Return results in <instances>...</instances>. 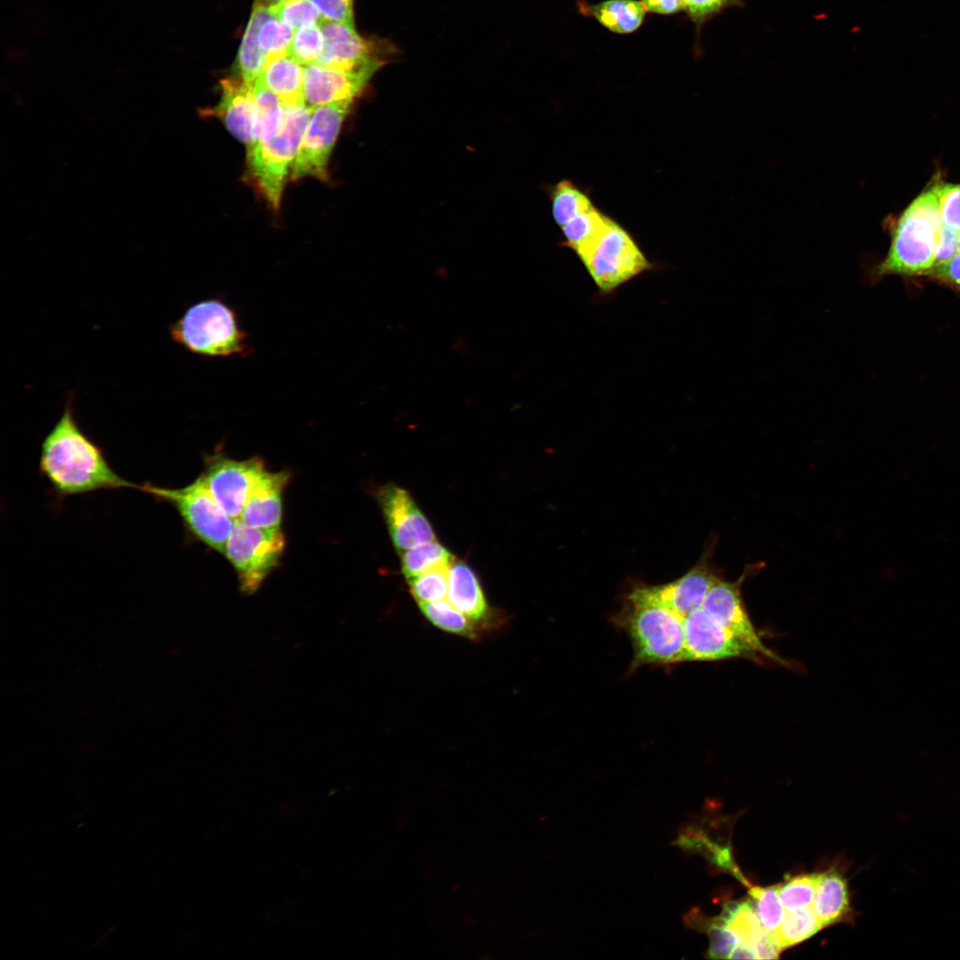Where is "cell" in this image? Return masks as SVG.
<instances>
[{
    "instance_id": "603a6c76",
    "label": "cell",
    "mask_w": 960,
    "mask_h": 960,
    "mask_svg": "<svg viewBox=\"0 0 960 960\" xmlns=\"http://www.w3.org/2000/svg\"><path fill=\"white\" fill-rule=\"evenodd\" d=\"M252 92L254 99L252 141L248 151L276 137L281 130L284 120L282 100L260 78L253 84Z\"/></svg>"
},
{
    "instance_id": "ab89813d",
    "label": "cell",
    "mask_w": 960,
    "mask_h": 960,
    "mask_svg": "<svg viewBox=\"0 0 960 960\" xmlns=\"http://www.w3.org/2000/svg\"><path fill=\"white\" fill-rule=\"evenodd\" d=\"M924 276L960 291V252L948 261L933 266Z\"/></svg>"
},
{
    "instance_id": "ffe728a7",
    "label": "cell",
    "mask_w": 960,
    "mask_h": 960,
    "mask_svg": "<svg viewBox=\"0 0 960 960\" xmlns=\"http://www.w3.org/2000/svg\"><path fill=\"white\" fill-rule=\"evenodd\" d=\"M812 909L822 927L851 917L847 881L842 874L835 869L817 874Z\"/></svg>"
},
{
    "instance_id": "8d00e7d4",
    "label": "cell",
    "mask_w": 960,
    "mask_h": 960,
    "mask_svg": "<svg viewBox=\"0 0 960 960\" xmlns=\"http://www.w3.org/2000/svg\"><path fill=\"white\" fill-rule=\"evenodd\" d=\"M683 12L694 25L697 36L707 22L724 11L741 7L742 0H682Z\"/></svg>"
},
{
    "instance_id": "4dcf8cb0",
    "label": "cell",
    "mask_w": 960,
    "mask_h": 960,
    "mask_svg": "<svg viewBox=\"0 0 960 960\" xmlns=\"http://www.w3.org/2000/svg\"><path fill=\"white\" fill-rule=\"evenodd\" d=\"M269 12L293 31L319 24L323 16L310 0H283L268 7Z\"/></svg>"
},
{
    "instance_id": "5bb4252c",
    "label": "cell",
    "mask_w": 960,
    "mask_h": 960,
    "mask_svg": "<svg viewBox=\"0 0 960 960\" xmlns=\"http://www.w3.org/2000/svg\"><path fill=\"white\" fill-rule=\"evenodd\" d=\"M377 497L392 542L399 552L436 540L429 522L407 491L387 484L379 489Z\"/></svg>"
},
{
    "instance_id": "8fae6325",
    "label": "cell",
    "mask_w": 960,
    "mask_h": 960,
    "mask_svg": "<svg viewBox=\"0 0 960 960\" xmlns=\"http://www.w3.org/2000/svg\"><path fill=\"white\" fill-rule=\"evenodd\" d=\"M751 569L744 570L735 581L719 579L709 589L701 608L762 658L784 664L783 659L765 645L744 604L741 585L751 575Z\"/></svg>"
},
{
    "instance_id": "52a82bcc",
    "label": "cell",
    "mask_w": 960,
    "mask_h": 960,
    "mask_svg": "<svg viewBox=\"0 0 960 960\" xmlns=\"http://www.w3.org/2000/svg\"><path fill=\"white\" fill-rule=\"evenodd\" d=\"M603 293H611L652 268L632 236L610 220L603 234L577 254Z\"/></svg>"
},
{
    "instance_id": "4fadbf2b",
    "label": "cell",
    "mask_w": 960,
    "mask_h": 960,
    "mask_svg": "<svg viewBox=\"0 0 960 960\" xmlns=\"http://www.w3.org/2000/svg\"><path fill=\"white\" fill-rule=\"evenodd\" d=\"M383 60L372 61L355 68H338L317 63L303 66V95L311 108L332 102L353 101L362 93Z\"/></svg>"
},
{
    "instance_id": "f546056e",
    "label": "cell",
    "mask_w": 960,
    "mask_h": 960,
    "mask_svg": "<svg viewBox=\"0 0 960 960\" xmlns=\"http://www.w3.org/2000/svg\"><path fill=\"white\" fill-rule=\"evenodd\" d=\"M593 207L589 197L569 180L560 181L553 190L552 213L560 228Z\"/></svg>"
},
{
    "instance_id": "ac0fdd59",
    "label": "cell",
    "mask_w": 960,
    "mask_h": 960,
    "mask_svg": "<svg viewBox=\"0 0 960 960\" xmlns=\"http://www.w3.org/2000/svg\"><path fill=\"white\" fill-rule=\"evenodd\" d=\"M291 475L286 470L265 469L245 504L240 520L260 528H280L284 515V492Z\"/></svg>"
},
{
    "instance_id": "4316f807",
    "label": "cell",
    "mask_w": 960,
    "mask_h": 960,
    "mask_svg": "<svg viewBox=\"0 0 960 960\" xmlns=\"http://www.w3.org/2000/svg\"><path fill=\"white\" fill-rule=\"evenodd\" d=\"M610 220L595 206L575 216L561 228L566 245L579 254L603 234Z\"/></svg>"
},
{
    "instance_id": "e575fe53",
    "label": "cell",
    "mask_w": 960,
    "mask_h": 960,
    "mask_svg": "<svg viewBox=\"0 0 960 960\" xmlns=\"http://www.w3.org/2000/svg\"><path fill=\"white\" fill-rule=\"evenodd\" d=\"M817 874H804L790 877L778 885L779 895L788 911L808 908L813 900Z\"/></svg>"
},
{
    "instance_id": "74e56055",
    "label": "cell",
    "mask_w": 960,
    "mask_h": 960,
    "mask_svg": "<svg viewBox=\"0 0 960 960\" xmlns=\"http://www.w3.org/2000/svg\"><path fill=\"white\" fill-rule=\"evenodd\" d=\"M942 227L960 235V184L936 182Z\"/></svg>"
},
{
    "instance_id": "b9f144b4",
    "label": "cell",
    "mask_w": 960,
    "mask_h": 960,
    "mask_svg": "<svg viewBox=\"0 0 960 960\" xmlns=\"http://www.w3.org/2000/svg\"><path fill=\"white\" fill-rule=\"evenodd\" d=\"M960 252V235L942 227L936 252V264L948 261Z\"/></svg>"
},
{
    "instance_id": "277c9868",
    "label": "cell",
    "mask_w": 960,
    "mask_h": 960,
    "mask_svg": "<svg viewBox=\"0 0 960 960\" xmlns=\"http://www.w3.org/2000/svg\"><path fill=\"white\" fill-rule=\"evenodd\" d=\"M170 333L184 348L205 357L243 356L251 349L235 310L220 299L191 305L171 324Z\"/></svg>"
},
{
    "instance_id": "e0dca14e",
    "label": "cell",
    "mask_w": 960,
    "mask_h": 960,
    "mask_svg": "<svg viewBox=\"0 0 960 960\" xmlns=\"http://www.w3.org/2000/svg\"><path fill=\"white\" fill-rule=\"evenodd\" d=\"M220 88L219 103L205 109V114L219 118L233 136L249 148L254 114L252 85L241 78H225L220 81Z\"/></svg>"
},
{
    "instance_id": "d4e9b609",
    "label": "cell",
    "mask_w": 960,
    "mask_h": 960,
    "mask_svg": "<svg viewBox=\"0 0 960 960\" xmlns=\"http://www.w3.org/2000/svg\"><path fill=\"white\" fill-rule=\"evenodd\" d=\"M717 917L737 935L740 942L753 949L768 932L761 924L751 899L725 904Z\"/></svg>"
},
{
    "instance_id": "1f68e13d",
    "label": "cell",
    "mask_w": 960,
    "mask_h": 960,
    "mask_svg": "<svg viewBox=\"0 0 960 960\" xmlns=\"http://www.w3.org/2000/svg\"><path fill=\"white\" fill-rule=\"evenodd\" d=\"M749 894L761 924L766 931L774 932L785 917L778 885L752 887Z\"/></svg>"
},
{
    "instance_id": "3957f363",
    "label": "cell",
    "mask_w": 960,
    "mask_h": 960,
    "mask_svg": "<svg viewBox=\"0 0 960 960\" xmlns=\"http://www.w3.org/2000/svg\"><path fill=\"white\" fill-rule=\"evenodd\" d=\"M620 618L632 642L633 668L684 661V619L661 604L649 587L633 589Z\"/></svg>"
},
{
    "instance_id": "7bdbcfd3",
    "label": "cell",
    "mask_w": 960,
    "mask_h": 960,
    "mask_svg": "<svg viewBox=\"0 0 960 960\" xmlns=\"http://www.w3.org/2000/svg\"><path fill=\"white\" fill-rule=\"evenodd\" d=\"M648 13L674 15L683 12L682 0H641Z\"/></svg>"
},
{
    "instance_id": "f6af8a7d",
    "label": "cell",
    "mask_w": 960,
    "mask_h": 960,
    "mask_svg": "<svg viewBox=\"0 0 960 960\" xmlns=\"http://www.w3.org/2000/svg\"><path fill=\"white\" fill-rule=\"evenodd\" d=\"M283 0H256L255 3L260 4H262V5L266 6V7H269V6H272L274 4H276L280 3Z\"/></svg>"
},
{
    "instance_id": "cb8c5ba5",
    "label": "cell",
    "mask_w": 960,
    "mask_h": 960,
    "mask_svg": "<svg viewBox=\"0 0 960 960\" xmlns=\"http://www.w3.org/2000/svg\"><path fill=\"white\" fill-rule=\"evenodd\" d=\"M269 15L268 7L254 4L238 50L236 64L239 78L251 85L260 77L266 64L267 57L260 46L258 31L261 22Z\"/></svg>"
},
{
    "instance_id": "60d3db41",
    "label": "cell",
    "mask_w": 960,
    "mask_h": 960,
    "mask_svg": "<svg viewBox=\"0 0 960 960\" xmlns=\"http://www.w3.org/2000/svg\"><path fill=\"white\" fill-rule=\"evenodd\" d=\"M323 18L355 25L353 0H310Z\"/></svg>"
},
{
    "instance_id": "2e32d148",
    "label": "cell",
    "mask_w": 960,
    "mask_h": 960,
    "mask_svg": "<svg viewBox=\"0 0 960 960\" xmlns=\"http://www.w3.org/2000/svg\"><path fill=\"white\" fill-rule=\"evenodd\" d=\"M319 26L324 38V48L317 64L355 68L380 60L373 44L363 38L355 25L323 18Z\"/></svg>"
},
{
    "instance_id": "44dd1931",
    "label": "cell",
    "mask_w": 960,
    "mask_h": 960,
    "mask_svg": "<svg viewBox=\"0 0 960 960\" xmlns=\"http://www.w3.org/2000/svg\"><path fill=\"white\" fill-rule=\"evenodd\" d=\"M448 601L473 621H484L488 604L472 569L463 562H453L448 574Z\"/></svg>"
},
{
    "instance_id": "f1b7e54d",
    "label": "cell",
    "mask_w": 960,
    "mask_h": 960,
    "mask_svg": "<svg viewBox=\"0 0 960 960\" xmlns=\"http://www.w3.org/2000/svg\"><path fill=\"white\" fill-rule=\"evenodd\" d=\"M821 928V924L812 909L808 907L785 915L783 921L774 932V935L783 949L809 939Z\"/></svg>"
},
{
    "instance_id": "7a4b0ae2",
    "label": "cell",
    "mask_w": 960,
    "mask_h": 960,
    "mask_svg": "<svg viewBox=\"0 0 960 960\" xmlns=\"http://www.w3.org/2000/svg\"><path fill=\"white\" fill-rule=\"evenodd\" d=\"M941 221L936 183L904 210L891 230L887 254L875 268V277L924 276L936 264Z\"/></svg>"
},
{
    "instance_id": "9c48e42d",
    "label": "cell",
    "mask_w": 960,
    "mask_h": 960,
    "mask_svg": "<svg viewBox=\"0 0 960 960\" xmlns=\"http://www.w3.org/2000/svg\"><path fill=\"white\" fill-rule=\"evenodd\" d=\"M352 102L343 100L312 108L310 119L291 170V179L328 178V163Z\"/></svg>"
},
{
    "instance_id": "9a60e30c",
    "label": "cell",
    "mask_w": 960,
    "mask_h": 960,
    "mask_svg": "<svg viewBox=\"0 0 960 960\" xmlns=\"http://www.w3.org/2000/svg\"><path fill=\"white\" fill-rule=\"evenodd\" d=\"M708 556L702 558L675 581L649 587L652 595L665 606L684 619L701 608L712 586L722 577L712 568Z\"/></svg>"
},
{
    "instance_id": "83f0119b",
    "label": "cell",
    "mask_w": 960,
    "mask_h": 960,
    "mask_svg": "<svg viewBox=\"0 0 960 960\" xmlns=\"http://www.w3.org/2000/svg\"><path fill=\"white\" fill-rule=\"evenodd\" d=\"M422 613L436 627L468 638L476 639L477 631L473 620L449 601L418 603Z\"/></svg>"
},
{
    "instance_id": "836d02e7",
    "label": "cell",
    "mask_w": 960,
    "mask_h": 960,
    "mask_svg": "<svg viewBox=\"0 0 960 960\" xmlns=\"http://www.w3.org/2000/svg\"><path fill=\"white\" fill-rule=\"evenodd\" d=\"M293 29L270 15L260 24L258 31L260 46L267 58L288 53Z\"/></svg>"
},
{
    "instance_id": "6da1fadb",
    "label": "cell",
    "mask_w": 960,
    "mask_h": 960,
    "mask_svg": "<svg viewBox=\"0 0 960 960\" xmlns=\"http://www.w3.org/2000/svg\"><path fill=\"white\" fill-rule=\"evenodd\" d=\"M38 468L59 498L138 486L116 473L81 429L70 403L42 442Z\"/></svg>"
},
{
    "instance_id": "d6986e66",
    "label": "cell",
    "mask_w": 960,
    "mask_h": 960,
    "mask_svg": "<svg viewBox=\"0 0 960 960\" xmlns=\"http://www.w3.org/2000/svg\"><path fill=\"white\" fill-rule=\"evenodd\" d=\"M576 4L581 15L596 20L617 35L636 32L644 24L647 13L639 0H603L595 4L577 0Z\"/></svg>"
},
{
    "instance_id": "ba28073f",
    "label": "cell",
    "mask_w": 960,
    "mask_h": 960,
    "mask_svg": "<svg viewBox=\"0 0 960 960\" xmlns=\"http://www.w3.org/2000/svg\"><path fill=\"white\" fill-rule=\"evenodd\" d=\"M285 543L280 528H260L240 519L235 521L223 555L233 566L244 594L255 593L278 566Z\"/></svg>"
},
{
    "instance_id": "8992f818",
    "label": "cell",
    "mask_w": 960,
    "mask_h": 960,
    "mask_svg": "<svg viewBox=\"0 0 960 960\" xmlns=\"http://www.w3.org/2000/svg\"><path fill=\"white\" fill-rule=\"evenodd\" d=\"M137 490L171 505L180 517L187 532L194 540L221 555L224 554L236 520L231 518L213 498L202 475L181 487L145 483L138 484Z\"/></svg>"
},
{
    "instance_id": "f35d334b",
    "label": "cell",
    "mask_w": 960,
    "mask_h": 960,
    "mask_svg": "<svg viewBox=\"0 0 960 960\" xmlns=\"http://www.w3.org/2000/svg\"><path fill=\"white\" fill-rule=\"evenodd\" d=\"M705 931L709 939L708 956L712 959L729 958L734 948L740 943L737 935L718 917L706 924Z\"/></svg>"
},
{
    "instance_id": "d590c367",
    "label": "cell",
    "mask_w": 960,
    "mask_h": 960,
    "mask_svg": "<svg viewBox=\"0 0 960 960\" xmlns=\"http://www.w3.org/2000/svg\"><path fill=\"white\" fill-rule=\"evenodd\" d=\"M449 569L433 570L408 580L418 603L444 600L448 593Z\"/></svg>"
},
{
    "instance_id": "7402d4cb",
    "label": "cell",
    "mask_w": 960,
    "mask_h": 960,
    "mask_svg": "<svg viewBox=\"0 0 960 960\" xmlns=\"http://www.w3.org/2000/svg\"><path fill=\"white\" fill-rule=\"evenodd\" d=\"M259 78L283 103L305 100L303 65L289 53L267 58Z\"/></svg>"
},
{
    "instance_id": "484cf974",
    "label": "cell",
    "mask_w": 960,
    "mask_h": 960,
    "mask_svg": "<svg viewBox=\"0 0 960 960\" xmlns=\"http://www.w3.org/2000/svg\"><path fill=\"white\" fill-rule=\"evenodd\" d=\"M452 555L436 540L414 546L402 554V571L407 580L422 573L449 569L453 563Z\"/></svg>"
},
{
    "instance_id": "d6a6232c",
    "label": "cell",
    "mask_w": 960,
    "mask_h": 960,
    "mask_svg": "<svg viewBox=\"0 0 960 960\" xmlns=\"http://www.w3.org/2000/svg\"><path fill=\"white\" fill-rule=\"evenodd\" d=\"M324 48V38L319 24L293 32L288 53L303 66L317 63Z\"/></svg>"
},
{
    "instance_id": "5b68a950",
    "label": "cell",
    "mask_w": 960,
    "mask_h": 960,
    "mask_svg": "<svg viewBox=\"0 0 960 960\" xmlns=\"http://www.w3.org/2000/svg\"><path fill=\"white\" fill-rule=\"evenodd\" d=\"M284 120L279 133L248 151L255 184L270 206L279 207L285 180L292 170L312 108L305 100L283 103Z\"/></svg>"
},
{
    "instance_id": "ee69618b",
    "label": "cell",
    "mask_w": 960,
    "mask_h": 960,
    "mask_svg": "<svg viewBox=\"0 0 960 960\" xmlns=\"http://www.w3.org/2000/svg\"><path fill=\"white\" fill-rule=\"evenodd\" d=\"M730 959H758L756 951L747 944L740 942L732 950Z\"/></svg>"
},
{
    "instance_id": "7c38bea8",
    "label": "cell",
    "mask_w": 960,
    "mask_h": 960,
    "mask_svg": "<svg viewBox=\"0 0 960 960\" xmlns=\"http://www.w3.org/2000/svg\"><path fill=\"white\" fill-rule=\"evenodd\" d=\"M684 661H716L761 657L702 608L684 619ZM762 658V657H761Z\"/></svg>"
},
{
    "instance_id": "30bf717a",
    "label": "cell",
    "mask_w": 960,
    "mask_h": 960,
    "mask_svg": "<svg viewBox=\"0 0 960 960\" xmlns=\"http://www.w3.org/2000/svg\"><path fill=\"white\" fill-rule=\"evenodd\" d=\"M265 469L259 457L238 460L219 452L206 457L201 475L219 505L237 520Z\"/></svg>"
}]
</instances>
